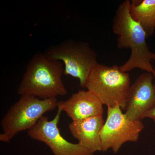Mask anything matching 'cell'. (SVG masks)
I'll return each instance as SVG.
<instances>
[{
	"label": "cell",
	"mask_w": 155,
	"mask_h": 155,
	"mask_svg": "<svg viewBox=\"0 0 155 155\" xmlns=\"http://www.w3.org/2000/svg\"><path fill=\"white\" fill-rule=\"evenodd\" d=\"M64 72L62 62L50 59L44 53H37L27 64L17 93L41 99L64 96L68 93L62 80Z\"/></svg>",
	"instance_id": "2"
},
{
	"label": "cell",
	"mask_w": 155,
	"mask_h": 155,
	"mask_svg": "<svg viewBox=\"0 0 155 155\" xmlns=\"http://www.w3.org/2000/svg\"><path fill=\"white\" fill-rule=\"evenodd\" d=\"M153 75L149 72L140 75L128 91L125 116L131 121L141 120L155 104V87Z\"/></svg>",
	"instance_id": "8"
},
{
	"label": "cell",
	"mask_w": 155,
	"mask_h": 155,
	"mask_svg": "<svg viewBox=\"0 0 155 155\" xmlns=\"http://www.w3.org/2000/svg\"><path fill=\"white\" fill-rule=\"evenodd\" d=\"M131 17L143 28L147 37L155 29V0H132L129 6Z\"/></svg>",
	"instance_id": "11"
},
{
	"label": "cell",
	"mask_w": 155,
	"mask_h": 155,
	"mask_svg": "<svg viewBox=\"0 0 155 155\" xmlns=\"http://www.w3.org/2000/svg\"><path fill=\"white\" fill-rule=\"evenodd\" d=\"M62 112L58 108L54 118L50 121L47 117L42 116L36 125L27 131L28 136L44 143L54 155H94L79 143L69 142L61 135L58 125Z\"/></svg>",
	"instance_id": "7"
},
{
	"label": "cell",
	"mask_w": 155,
	"mask_h": 155,
	"mask_svg": "<svg viewBox=\"0 0 155 155\" xmlns=\"http://www.w3.org/2000/svg\"><path fill=\"white\" fill-rule=\"evenodd\" d=\"M104 124L103 115L72 121L69 125L70 133L79 144L92 153L102 151L101 132Z\"/></svg>",
	"instance_id": "10"
},
{
	"label": "cell",
	"mask_w": 155,
	"mask_h": 155,
	"mask_svg": "<svg viewBox=\"0 0 155 155\" xmlns=\"http://www.w3.org/2000/svg\"><path fill=\"white\" fill-rule=\"evenodd\" d=\"M145 118L151 119L155 123V104L144 114L143 119Z\"/></svg>",
	"instance_id": "12"
},
{
	"label": "cell",
	"mask_w": 155,
	"mask_h": 155,
	"mask_svg": "<svg viewBox=\"0 0 155 155\" xmlns=\"http://www.w3.org/2000/svg\"><path fill=\"white\" fill-rule=\"evenodd\" d=\"M44 53L50 59L62 62L64 75L78 78L84 88L92 70L99 64L96 52L87 42L66 40L48 48Z\"/></svg>",
	"instance_id": "5"
},
{
	"label": "cell",
	"mask_w": 155,
	"mask_h": 155,
	"mask_svg": "<svg viewBox=\"0 0 155 155\" xmlns=\"http://www.w3.org/2000/svg\"><path fill=\"white\" fill-rule=\"evenodd\" d=\"M58 103L57 98L41 99L32 96H21L1 121L0 140L8 143L19 132L30 130L44 114L57 107Z\"/></svg>",
	"instance_id": "3"
},
{
	"label": "cell",
	"mask_w": 155,
	"mask_h": 155,
	"mask_svg": "<svg viewBox=\"0 0 155 155\" xmlns=\"http://www.w3.org/2000/svg\"><path fill=\"white\" fill-rule=\"evenodd\" d=\"M130 86L127 72L122 71L117 65L108 67L98 64L91 72L85 88L103 105L107 107L118 106L125 110Z\"/></svg>",
	"instance_id": "4"
},
{
	"label": "cell",
	"mask_w": 155,
	"mask_h": 155,
	"mask_svg": "<svg viewBox=\"0 0 155 155\" xmlns=\"http://www.w3.org/2000/svg\"><path fill=\"white\" fill-rule=\"evenodd\" d=\"M154 85H155V84H154Z\"/></svg>",
	"instance_id": "13"
},
{
	"label": "cell",
	"mask_w": 155,
	"mask_h": 155,
	"mask_svg": "<svg viewBox=\"0 0 155 155\" xmlns=\"http://www.w3.org/2000/svg\"><path fill=\"white\" fill-rule=\"evenodd\" d=\"M119 106L107 107V120L101 132L102 151L111 149L116 153L127 142L138 140L144 126L141 120L131 121Z\"/></svg>",
	"instance_id": "6"
},
{
	"label": "cell",
	"mask_w": 155,
	"mask_h": 155,
	"mask_svg": "<svg viewBox=\"0 0 155 155\" xmlns=\"http://www.w3.org/2000/svg\"><path fill=\"white\" fill-rule=\"evenodd\" d=\"M130 4L129 0H125L120 4L113 20L112 30L118 35L117 47L119 49L131 50L129 59L119 68L125 72L139 68L151 73L155 77V70L151 64L152 61H155V53L150 51L143 28L130 16L129 11Z\"/></svg>",
	"instance_id": "1"
},
{
	"label": "cell",
	"mask_w": 155,
	"mask_h": 155,
	"mask_svg": "<svg viewBox=\"0 0 155 155\" xmlns=\"http://www.w3.org/2000/svg\"><path fill=\"white\" fill-rule=\"evenodd\" d=\"M102 103L88 91L80 90L65 101H58L57 107L64 111L72 121L103 115Z\"/></svg>",
	"instance_id": "9"
}]
</instances>
